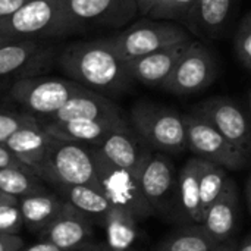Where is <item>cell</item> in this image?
Returning <instances> with one entry per match:
<instances>
[{
    "label": "cell",
    "mask_w": 251,
    "mask_h": 251,
    "mask_svg": "<svg viewBox=\"0 0 251 251\" xmlns=\"http://www.w3.org/2000/svg\"><path fill=\"white\" fill-rule=\"evenodd\" d=\"M194 1L196 0H160L147 13V16L151 19H165L179 24V21L184 18Z\"/></svg>",
    "instance_id": "cell-31"
},
{
    "label": "cell",
    "mask_w": 251,
    "mask_h": 251,
    "mask_svg": "<svg viewBox=\"0 0 251 251\" xmlns=\"http://www.w3.org/2000/svg\"><path fill=\"white\" fill-rule=\"evenodd\" d=\"M250 178H247L246 179V187H244V197H246V206L250 209V204H251V199H250V193H251V188H250Z\"/></svg>",
    "instance_id": "cell-41"
},
{
    "label": "cell",
    "mask_w": 251,
    "mask_h": 251,
    "mask_svg": "<svg viewBox=\"0 0 251 251\" xmlns=\"http://www.w3.org/2000/svg\"><path fill=\"white\" fill-rule=\"evenodd\" d=\"M40 241L49 243L59 250L78 251L94 241L93 221L65 203L56 218L38 234Z\"/></svg>",
    "instance_id": "cell-14"
},
{
    "label": "cell",
    "mask_w": 251,
    "mask_h": 251,
    "mask_svg": "<svg viewBox=\"0 0 251 251\" xmlns=\"http://www.w3.org/2000/svg\"><path fill=\"white\" fill-rule=\"evenodd\" d=\"M7 197H10V196H6V194H3V193H0V204L7 199Z\"/></svg>",
    "instance_id": "cell-43"
},
{
    "label": "cell",
    "mask_w": 251,
    "mask_h": 251,
    "mask_svg": "<svg viewBox=\"0 0 251 251\" xmlns=\"http://www.w3.org/2000/svg\"><path fill=\"white\" fill-rule=\"evenodd\" d=\"M50 190H53L65 203L71 204L90 221H96L99 224H103L106 213L112 207L104 194L94 187L54 184L50 185Z\"/></svg>",
    "instance_id": "cell-23"
},
{
    "label": "cell",
    "mask_w": 251,
    "mask_h": 251,
    "mask_svg": "<svg viewBox=\"0 0 251 251\" xmlns=\"http://www.w3.org/2000/svg\"><path fill=\"white\" fill-rule=\"evenodd\" d=\"M226 179H228V175H226V171L224 168L201 159V168H200V176H199L201 219H203L206 210L221 196Z\"/></svg>",
    "instance_id": "cell-28"
},
{
    "label": "cell",
    "mask_w": 251,
    "mask_h": 251,
    "mask_svg": "<svg viewBox=\"0 0 251 251\" xmlns=\"http://www.w3.org/2000/svg\"><path fill=\"white\" fill-rule=\"evenodd\" d=\"M0 34L15 40H41L79 32L68 21L60 0H29L0 19Z\"/></svg>",
    "instance_id": "cell-5"
},
{
    "label": "cell",
    "mask_w": 251,
    "mask_h": 251,
    "mask_svg": "<svg viewBox=\"0 0 251 251\" xmlns=\"http://www.w3.org/2000/svg\"><path fill=\"white\" fill-rule=\"evenodd\" d=\"M53 59V49L38 40H13L0 47V91L15 81L37 76Z\"/></svg>",
    "instance_id": "cell-12"
},
{
    "label": "cell",
    "mask_w": 251,
    "mask_h": 251,
    "mask_svg": "<svg viewBox=\"0 0 251 251\" xmlns=\"http://www.w3.org/2000/svg\"><path fill=\"white\" fill-rule=\"evenodd\" d=\"M24 228V221L18 199L7 197L0 204V234L18 235Z\"/></svg>",
    "instance_id": "cell-30"
},
{
    "label": "cell",
    "mask_w": 251,
    "mask_h": 251,
    "mask_svg": "<svg viewBox=\"0 0 251 251\" xmlns=\"http://www.w3.org/2000/svg\"><path fill=\"white\" fill-rule=\"evenodd\" d=\"M234 53L240 65L251 69V13L247 12L238 22L234 32Z\"/></svg>",
    "instance_id": "cell-29"
},
{
    "label": "cell",
    "mask_w": 251,
    "mask_h": 251,
    "mask_svg": "<svg viewBox=\"0 0 251 251\" xmlns=\"http://www.w3.org/2000/svg\"><path fill=\"white\" fill-rule=\"evenodd\" d=\"M35 175L49 185H88L100 190L91 149L79 143L50 137L44 160Z\"/></svg>",
    "instance_id": "cell-3"
},
{
    "label": "cell",
    "mask_w": 251,
    "mask_h": 251,
    "mask_svg": "<svg viewBox=\"0 0 251 251\" xmlns=\"http://www.w3.org/2000/svg\"><path fill=\"white\" fill-rule=\"evenodd\" d=\"M103 40L121 60H129L191 38L190 32L178 22L149 18L132 22L122 31L103 37Z\"/></svg>",
    "instance_id": "cell-4"
},
{
    "label": "cell",
    "mask_w": 251,
    "mask_h": 251,
    "mask_svg": "<svg viewBox=\"0 0 251 251\" xmlns=\"http://www.w3.org/2000/svg\"><path fill=\"white\" fill-rule=\"evenodd\" d=\"M60 3L78 32L93 26L125 28L138 15L137 0H60Z\"/></svg>",
    "instance_id": "cell-10"
},
{
    "label": "cell",
    "mask_w": 251,
    "mask_h": 251,
    "mask_svg": "<svg viewBox=\"0 0 251 251\" xmlns=\"http://www.w3.org/2000/svg\"><path fill=\"white\" fill-rule=\"evenodd\" d=\"M25 246V241L19 235L0 234V251H18Z\"/></svg>",
    "instance_id": "cell-33"
},
{
    "label": "cell",
    "mask_w": 251,
    "mask_h": 251,
    "mask_svg": "<svg viewBox=\"0 0 251 251\" xmlns=\"http://www.w3.org/2000/svg\"><path fill=\"white\" fill-rule=\"evenodd\" d=\"M18 251H63L59 250L57 247L49 244V243H44V241H38L32 246H24L22 249H19Z\"/></svg>",
    "instance_id": "cell-36"
},
{
    "label": "cell",
    "mask_w": 251,
    "mask_h": 251,
    "mask_svg": "<svg viewBox=\"0 0 251 251\" xmlns=\"http://www.w3.org/2000/svg\"><path fill=\"white\" fill-rule=\"evenodd\" d=\"M235 0H196L179 21L190 34L216 38L225 29Z\"/></svg>",
    "instance_id": "cell-18"
},
{
    "label": "cell",
    "mask_w": 251,
    "mask_h": 251,
    "mask_svg": "<svg viewBox=\"0 0 251 251\" xmlns=\"http://www.w3.org/2000/svg\"><path fill=\"white\" fill-rule=\"evenodd\" d=\"M191 113L209 122L234 147L250 154V121L238 101L225 96H213L196 104Z\"/></svg>",
    "instance_id": "cell-11"
},
{
    "label": "cell",
    "mask_w": 251,
    "mask_h": 251,
    "mask_svg": "<svg viewBox=\"0 0 251 251\" xmlns=\"http://www.w3.org/2000/svg\"><path fill=\"white\" fill-rule=\"evenodd\" d=\"M18 203L24 226L35 234H40L56 218V215L65 204L62 197H59L51 190L18 199Z\"/></svg>",
    "instance_id": "cell-24"
},
{
    "label": "cell",
    "mask_w": 251,
    "mask_h": 251,
    "mask_svg": "<svg viewBox=\"0 0 251 251\" xmlns=\"http://www.w3.org/2000/svg\"><path fill=\"white\" fill-rule=\"evenodd\" d=\"M71 119L125 121L116 103H113L106 96L91 91L88 88L69 99L56 113L40 121H71Z\"/></svg>",
    "instance_id": "cell-17"
},
{
    "label": "cell",
    "mask_w": 251,
    "mask_h": 251,
    "mask_svg": "<svg viewBox=\"0 0 251 251\" xmlns=\"http://www.w3.org/2000/svg\"><path fill=\"white\" fill-rule=\"evenodd\" d=\"M90 149L94 159L99 188L104 194L110 206L128 212L135 221L150 218L153 212L140 191L135 175L132 172L113 166L93 146H90Z\"/></svg>",
    "instance_id": "cell-8"
},
{
    "label": "cell",
    "mask_w": 251,
    "mask_h": 251,
    "mask_svg": "<svg viewBox=\"0 0 251 251\" xmlns=\"http://www.w3.org/2000/svg\"><path fill=\"white\" fill-rule=\"evenodd\" d=\"M240 216L241 196L235 181L228 178L218 200L206 210L200 226L218 246L234 238Z\"/></svg>",
    "instance_id": "cell-15"
},
{
    "label": "cell",
    "mask_w": 251,
    "mask_h": 251,
    "mask_svg": "<svg viewBox=\"0 0 251 251\" xmlns=\"http://www.w3.org/2000/svg\"><path fill=\"white\" fill-rule=\"evenodd\" d=\"M135 178L153 215L166 212L172 203L176 184L175 166L171 157L149 150L135 172Z\"/></svg>",
    "instance_id": "cell-13"
},
{
    "label": "cell",
    "mask_w": 251,
    "mask_h": 251,
    "mask_svg": "<svg viewBox=\"0 0 251 251\" xmlns=\"http://www.w3.org/2000/svg\"><path fill=\"white\" fill-rule=\"evenodd\" d=\"M49 138V134H46L40 122L34 118L28 124L18 128L3 143V146L24 168L35 174L44 160Z\"/></svg>",
    "instance_id": "cell-21"
},
{
    "label": "cell",
    "mask_w": 251,
    "mask_h": 251,
    "mask_svg": "<svg viewBox=\"0 0 251 251\" xmlns=\"http://www.w3.org/2000/svg\"><path fill=\"white\" fill-rule=\"evenodd\" d=\"M57 63L72 81L99 94L125 93L132 84L124 60L118 57L103 38L68 44L59 54Z\"/></svg>",
    "instance_id": "cell-1"
},
{
    "label": "cell",
    "mask_w": 251,
    "mask_h": 251,
    "mask_svg": "<svg viewBox=\"0 0 251 251\" xmlns=\"http://www.w3.org/2000/svg\"><path fill=\"white\" fill-rule=\"evenodd\" d=\"M190 41L179 43L140 57L124 60L128 76L132 81H138L149 87H162V84L169 78L176 60Z\"/></svg>",
    "instance_id": "cell-16"
},
{
    "label": "cell",
    "mask_w": 251,
    "mask_h": 251,
    "mask_svg": "<svg viewBox=\"0 0 251 251\" xmlns=\"http://www.w3.org/2000/svg\"><path fill=\"white\" fill-rule=\"evenodd\" d=\"M160 0H137V6H138V15H144L147 16V13L159 3Z\"/></svg>",
    "instance_id": "cell-37"
},
{
    "label": "cell",
    "mask_w": 251,
    "mask_h": 251,
    "mask_svg": "<svg viewBox=\"0 0 251 251\" xmlns=\"http://www.w3.org/2000/svg\"><path fill=\"white\" fill-rule=\"evenodd\" d=\"M13 40L15 38H12V37H7L4 34H0V47L4 46V44H7V43H10V41H13Z\"/></svg>",
    "instance_id": "cell-42"
},
{
    "label": "cell",
    "mask_w": 251,
    "mask_h": 251,
    "mask_svg": "<svg viewBox=\"0 0 251 251\" xmlns=\"http://www.w3.org/2000/svg\"><path fill=\"white\" fill-rule=\"evenodd\" d=\"M6 166H22L9 151L7 149L0 144V168H6Z\"/></svg>",
    "instance_id": "cell-35"
},
{
    "label": "cell",
    "mask_w": 251,
    "mask_h": 251,
    "mask_svg": "<svg viewBox=\"0 0 251 251\" xmlns=\"http://www.w3.org/2000/svg\"><path fill=\"white\" fill-rule=\"evenodd\" d=\"M41 128L53 138L79 143L85 146H97L112 131L126 126V121H38Z\"/></svg>",
    "instance_id": "cell-20"
},
{
    "label": "cell",
    "mask_w": 251,
    "mask_h": 251,
    "mask_svg": "<svg viewBox=\"0 0 251 251\" xmlns=\"http://www.w3.org/2000/svg\"><path fill=\"white\" fill-rule=\"evenodd\" d=\"M201 159L191 157L184 168L175 184L174 199L175 209L182 221L193 225L201 224L200 213V191H199V176H200Z\"/></svg>",
    "instance_id": "cell-22"
},
{
    "label": "cell",
    "mask_w": 251,
    "mask_h": 251,
    "mask_svg": "<svg viewBox=\"0 0 251 251\" xmlns=\"http://www.w3.org/2000/svg\"><path fill=\"white\" fill-rule=\"evenodd\" d=\"M237 251H251V238L250 235H246L243 240H240Z\"/></svg>",
    "instance_id": "cell-40"
},
{
    "label": "cell",
    "mask_w": 251,
    "mask_h": 251,
    "mask_svg": "<svg viewBox=\"0 0 251 251\" xmlns=\"http://www.w3.org/2000/svg\"><path fill=\"white\" fill-rule=\"evenodd\" d=\"M238 240H235V238H231V240H228V241H225V243H222V244H218L213 251H237V247H238Z\"/></svg>",
    "instance_id": "cell-38"
},
{
    "label": "cell",
    "mask_w": 251,
    "mask_h": 251,
    "mask_svg": "<svg viewBox=\"0 0 251 251\" xmlns=\"http://www.w3.org/2000/svg\"><path fill=\"white\" fill-rule=\"evenodd\" d=\"M78 251H119V250H113L110 247H107L104 243H90L87 246H84L82 249H79Z\"/></svg>",
    "instance_id": "cell-39"
},
{
    "label": "cell",
    "mask_w": 251,
    "mask_h": 251,
    "mask_svg": "<svg viewBox=\"0 0 251 251\" xmlns=\"http://www.w3.org/2000/svg\"><path fill=\"white\" fill-rule=\"evenodd\" d=\"M106 246L119 251H132L140 238L138 221L128 212L112 206L103 219Z\"/></svg>",
    "instance_id": "cell-25"
},
{
    "label": "cell",
    "mask_w": 251,
    "mask_h": 251,
    "mask_svg": "<svg viewBox=\"0 0 251 251\" xmlns=\"http://www.w3.org/2000/svg\"><path fill=\"white\" fill-rule=\"evenodd\" d=\"M216 244L200 225H185L169 234L154 251H213Z\"/></svg>",
    "instance_id": "cell-27"
},
{
    "label": "cell",
    "mask_w": 251,
    "mask_h": 251,
    "mask_svg": "<svg viewBox=\"0 0 251 251\" xmlns=\"http://www.w3.org/2000/svg\"><path fill=\"white\" fill-rule=\"evenodd\" d=\"M26 1H29V0H0V19L10 16Z\"/></svg>",
    "instance_id": "cell-34"
},
{
    "label": "cell",
    "mask_w": 251,
    "mask_h": 251,
    "mask_svg": "<svg viewBox=\"0 0 251 251\" xmlns=\"http://www.w3.org/2000/svg\"><path fill=\"white\" fill-rule=\"evenodd\" d=\"M187 150L196 157L215 163L225 171H241L249 166L250 154L234 147L209 122L194 113L182 115Z\"/></svg>",
    "instance_id": "cell-7"
},
{
    "label": "cell",
    "mask_w": 251,
    "mask_h": 251,
    "mask_svg": "<svg viewBox=\"0 0 251 251\" xmlns=\"http://www.w3.org/2000/svg\"><path fill=\"white\" fill-rule=\"evenodd\" d=\"M93 147L113 166L132 172L134 175L146 153L150 150L134 134L129 125L112 131Z\"/></svg>",
    "instance_id": "cell-19"
},
{
    "label": "cell",
    "mask_w": 251,
    "mask_h": 251,
    "mask_svg": "<svg viewBox=\"0 0 251 251\" xmlns=\"http://www.w3.org/2000/svg\"><path fill=\"white\" fill-rule=\"evenodd\" d=\"M50 188L29 169L24 166L0 168V193L22 199L32 194L46 193Z\"/></svg>",
    "instance_id": "cell-26"
},
{
    "label": "cell",
    "mask_w": 251,
    "mask_h": 251,
    "mask_svg": "<svg viewBox=\"0 0 251 251\" xmlns=\"http://www.w3.org/2000/svg\"><path fill=\"white\" fill-rule=\"evenodd\" d=\"M7 94L35 119H46L56 113L69 99L84 91L85 87L75 81L51 76H28L15 81Z\"/></svg>",
    "instance_id": "cell-6"
},
{
    "label": "cell",
    "mask_w": 251,
    "mask_h": 251,
    "mask_svg": "<svg viewBox=\"0 0 251 251\" xmlns=\"http://www.w3.org/2000/svg\"><path fill=\"white\" fill-rule=\"evenodd\" d=\"M131 129L153 151L178 154L187 150L182 115L153 101L140 100L129 112Z\"/></svg>",
    "instance_id": "cell-2"
},
{
    "label": "cell",
    "mask_w": 251,
    "mask_h": 251,
    "mask_svg": "<svg viewBox=\"0 0 251 251\" xmlns=\"http://www.w3.org/2000/svg\"><path fill=\"white\" fill-rule=\"evenodd\" d=\"M34 116L24 112L0 110V144H3L18 128L32 121Z\"/></svg>",
    "instance_id": "cell-32"
},
{
    "label": "cell",
    "mask_w": 251,
    "mask_h": 251,
    "mask_svg": "<svg viewBox=\"0 0 251 251\" xmlns=\"http://www.w3.org/2000/svg\"><path fill=\"white\" fill-rule=\"evenodd\" d=\"M218 65L213 53L200 41H190L160 88L176 96L197 94L213 84Z\"/></svg>",
    "instance_id": "cell-9"
}]
</instances>
